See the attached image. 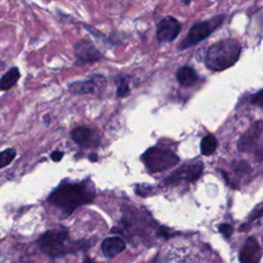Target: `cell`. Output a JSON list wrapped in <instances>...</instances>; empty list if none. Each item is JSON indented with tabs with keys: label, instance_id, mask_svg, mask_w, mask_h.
I'll list each match as a JSON object with an SVG mask.
<instances>
[{
	"label": "cell",
	"instance_id": "obj_1",
	"mask_svg": "<svg viewBox=\"0 0 263 263\" xmlns=\"http://www.w3.org/2000/svg\"><path fill=\"white\" fill-rule=\"evenodd\" d=\"M93 197L95 189L91 183L63 182L49 194L48 201L67 217L79 205L91 202Z\"/></svg>",
	"mask_w": 263,
	"mask_h": 263
},
{
	"label": "cell",
	"instance_id": "obj_2",
	"mask_svg": "<svg viewBox=\"0 0 263 263\" xmlns=\"http://www.w3.org/2000/svg\"><path fill=\"white\" fill-rule=\"evenodd\" d=\"M241 46L235 39H223L209 47L204 64L212 71H222L233 66L239 59Z\"/></svg>",
	"mask_w": 263,
	"mask_h": 263
},
{
	"label": "cell",
	"instance_id": "obj_3",
	"mask_svg": "<svg viewBox=\"0 0 263 263\" xmlns=\"http://www.w3.org/2000/svg\"><path fill=\"white\" fill-rule=\"evenodd\" d=\"M39 248L46 255L57 258L71 251L68 246V231L64 228H54L44 232L38 239Z\"/></svg>",
	"mask_w": 263,
	"mask_h": 263
},
{
	"label": "cell",
	"instance_id": "obj_4",
	"mask_svg": "<svg viewBox=\"0 0 263 263\" xmlns=\"http://www.w3.org/2000/svg\"><path fill=\"white\" fill-rule=\"evenodd\" d=\"M142 160L151 173H158L173 167L180 159L170 149L151 147L142 155Z\"/></svg>",
	"mask_w": 263,
	"mask_h": 263
},
{
	"label": "cell",
	"instance_id": "obj_5",
	"mask_svg": "<svg viewBox=\"0 0 263 263\" xmlns=\"http://www.w3.org/2000/svg\"><path fill=\"white\" fill-rule=\"evenodd\" d=\"M224 21V15H216L210 20L198 22L194 24L188 31L186 37L180 43V49H186L190 46H193L203 39H205L211 33H213Z\"/></svg>",
	"mask_w": 263,
	"mask_h": 263
},
{
	"label": "cell",
	"instance_id": "obj_6",
	"mask_svg": "<svg viewBox=\"0 0 263 263\" xmlns=\"http://www.w3.org/2000/svg\"><path fill=\"white\" fill-rule=\"evenodd\" d=\"M202 170L203 165L201 162L185 163L176 170L171 176L164 179L163 183L168 185H176L182 180H186L187 182H194L200 177Z\"/></svg>",
	"mask_w": 263,
	"mask_h": 263
},
{
	"label": "cell",
	"instance_id": "obj_7",
	"mask_svg": "<svg viewBox=\"0 0 263 263\" xmlns=\"http://www.w3.org/2000/svg\"><path fill=\"white\" fill-rule=\"evenodd\" d=\"M74 54L76 58V65H84L99 61L102 58L101 51L93 45L91 41L79 40L74 45Z\"/></svg>",
	"mask_w": 263,
	"mask_h": 263
},
{
	"label": "cell",
	"instance_id": "obj_8",
	"mask_svg": "<svg viewBox=\"0 0 263 263\" xmlns=\"http://www.w3.org/2000/svg\"><path fill=\"white\" fill-rule=\"evenodd\" d=\"M180 31V22L174 16H165L157 26V39L159 42H172L178 37Z\"/></svg>",
	"mask_w": 263,
	"mask_h": 263
},
{
	"label": "cell",
	"instance_id": "obj_9",
	"mask_svg": "<svg viewBox=\"0 0 263 263\" xmlns=\"http://www.w3.org/2000/svg\"><path fill=\"white\" fill-rule=\"evenodd\" d=\"M262 132V121L259 120L256 123H254L238 140L237 143V149L241 152L250 151L254 145L256 144V141L259 139Z\"/></svg>",
	"mask_w": 263,
	"mask_h": 263
},
{
	"label": "cell",
	"instance_id": "obj_10",
	"mask_svg": "<svg viewBox=\"0 0 263 263\" xmlns=\"http://www.w3.org/2000/svg\"><path fill=\"white\" fill-rule=\"evenodd\" d=\"M240 263H259L261 259V250L258 245V241L255 237L250 236L239 254Z\"/></svg>",
	"mask_w": 263,
	"mask_h": 263
},
{
	"label": "cell",
	"instance_id": "obj_11",
	"mask_svg": "<svg viewBox=\"0 0 263 263\" xmlns=\"http://www.w3.org/2000/svg\"><path fill=\"white\" fill-rule=\"evenodd\" d=\"M72 140L81 147H89L99 143V138L95 132L86 126H78L71 130Z\"/></svg>",
	"mask_w": 263,
	"mask_h": 263
},
{
	"label": "cell",
	"instance_id": "obj_12",
	"mask_svg": "<svg viewBox=\"0 0 263 263\" xmlns=\"http://www.w3.org/2000/svg\"><path fill=\"white\" fill-rule=\"evenodd\" d=\"M125 249V241L118 236L105 238L102 242V251L108 258H113Z\"/></svg>",
	"mask_w": 263,
	"mask_h": 263
},
{
	"label": "cell",
	"instance_id": "obj_13",
	"mask_svg": "<svg viewBox=\"0 0 263 263\" xmlns=\"http://www.w3.org/2000/svg\"><path fill=\"white\" fill-rule=\"evenodd\" d=\"M100 78L102 76H97L91 79H87L84 81H75L70 83L69 89L73 93H78V95H84V93H90L96 90V88L99 86Z\"/></svg>",
	"mask_w": 263,
	"mask_h": 263
},
{
	"label": "cell",
	"instance_id": "obj_14",
	"mask_svg": "<svg viewBox=\"0 0 263 263\" xmlns=\"http://www.w3.org/2000/svg\"><path fill=\"white\" fill-rule=\"evenodd\" d=\"M177 79L183 86H192L196 83L198 76L192 67L183 66L177 71Z\"/></svg>",
	"mask_w": 263,
	"mask_h": 263
},
{
	"label": "cell",
	"instance_id": "obj_15",
	"mask_svg": "<svg viewBox=\"0 0 263 263\" xmlns=\"http://www.w3.org/2000/svg\"><path fill=\"white\" fill-rule=\"evenodd\" d=\"M21 74L16 67L10 68L0 79V90H8L14 86L20 79Z\"/></svg>",
	"mask_w": 263,
	"mask_h": 263
},
{
	"label": "cell",
	"instance_id": "obj_16",
	"mask_svg": "<svg viewBox=\"0 0 263 263\" xmlns=\"http://www.w3.org/2000/svg\"><path fill=\"white\" fill-rule=\"evenodd\" d=\"M217 148V140L213 135H206L202 138L200 142V151L203 155H212Z\"/></svg>",
	"mask_w": 263,
	"mask_h": 263
},
{
	"label": "cell",
	"instance_id": "obj_17",
	"mask_svg": "<svg viewBox=\"0 0 263 263\" xmlns=\"http://www.w3.org/2000/svg\"><path fill=\"white\" fill-rule=\"evenodd\" d=\"M115 84H116V92H117V96L118 97H125L129 93V85L128 83L126 82L125 78L121 75L117 76L115 78Z\"/></svg>",
	"mask_w": 263,
	"mask_h": 263
},
{
	"label": "cell",
	"instance_id": "obj_18",
	"mask_svg": "<svg viewBox=\"0 0 263 263\" xmlns=\"http://www.w3.org/2000/svg\"><path fill=\"white\" fill-rule=\"evenodd\" d=\"M16 151L13 148H7L0 152V168L8 165L15 157Z\"/></svg>",
	"mask_w": 263,
	"mask_h": 263
},
{
	"label": "cell",
	"instance_id": "obj_19",
	"mask_svg": "<svg viewBox=\"0 0 263 263\" xmlns=\"http://www.w3.org/2000/svg\"><path fill=\"white\" fill-rule=\"evenodd\" d=\"M251 103L254 105H257L260 108L263 107V90L262 89L258 90L256 93H254L251 97Z\"/></svg>",
	"mask_w": 263,
	"mask_h": 263
},
{
	"label": "cell",
	"instance_id": "obj_20",
	"mask_svg": "<svg viewBox=\"0 0 263 263\" xmlns=\"http://www.w3.org/2000/svg\"><path fill=\"white\" fill-rule=\"evenodd\" d=\"M219 231H220V233L223 234V236L225 238H228L231 236V234L233 232V227L229 224H221L219 226Z\"/></svg>",
	"mask_w": 263,
	"mask_h": 263
},
{
	"label": "cell",
	"instance_id": "obj_21",
	"mask_svg": "<svg viewBox=\"0 0 263 263\" xmlns=\"http://www.w3.org/2000/svg\"><path fill=\"white\" fill-rule=\"evenodd\" d=\"M151 187L150 186H147V185H138L137 186V189H136V192L138 195H141V196H148L150 194V191H151Z\"/></svg>",
	"mask_w": 263,
	"mask_h": 263
},
{
	"label": "cell",
	"instance_id": "obj_22",
	"mask_svg": "<svg viewBox=\"0 0 263 263\" xmlns=\"http://www.w3.org/2000/svg\"><path fill=\"white\" fill-rule=\"evenodd\" d=\"M64 156V152L62 151H59V150H55L53 151L51 154H50V158L53 160V161H60Z\"/></svg>",
	"mask_w": 263,
	"mask_h": 263
},
{
	"label": "cell",
	"instance_id": "obj_23",
	"mask_svg": "<svg viewBox=\"0 0 263 263\" xmlns=\"http://www.w3.org/2000/svg\"><path fill=\"white\" fill-rule=\"evenodd\" d=\"M89 159H90L91 161H96V160L98 159V157H97V154H96V153H91V154L89 155Z\"/></svg>",
	"mask_w": 263,
	"mask_h": 263
},
{
	"label": "cell",
	"instance_id": "obj_24",
	"mask_svg": "<svg viewBox=\"0 0 263 263\" xmlns=\"http://www.w3.org/2000/svg\"><path fill=\"white\" fill-rule=\"evenodd\" d=\"M49 120H50L49 116H48V115H46V116L44 117V121H45V123H46V124H48V121H49Z\"/></svg>",
	"mask_w": 263,
	"mask_h": 263
},
{
	"label": "cell",
	"instance_id": "obj_25",
	"mask_svg": "<svg viewBox=\"0 0 263 263\" xmlns=\"http://www.w3.org/2000/svg\"><path fill=\"white\" fill-rule=\"evenodd\" d=\"M84 263H92V261H91V260H89V259H87V260H85V261H84Z\"/></svg>",
	"mask_w": 263,
	"mask_h": 263
},
{
	"label": "cell",
	"instance_id": "obj_26",
	"mask_svg": "<svg viewBox=\"0 0 263 263\" xmlns=\"http://www.w3.org/2000/svg\"><path fill=\"white\" fill-rule=\"evenodd\" d=\"M184 4H190L191 3V1H182Z\"/></svg>",
	"mask_w": 263,
	"mask_h": 263
},
{
	"label": "cell",
	"instance_id": "obj_27",
	"mask_svg": "<svg viewBox=\"0 0 263 263\" xmlns=\"http://www.w3.org/2000/svg\"><path fill=\"white\" fill-rule=\"evenodd\" d=\"M2 67H3V63H1V62H0V70H1V68H2Z\"/></svg>",
	"mask_w": 263,
	"mask_h": 263
}]
</instances>
